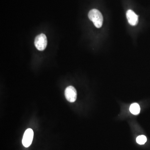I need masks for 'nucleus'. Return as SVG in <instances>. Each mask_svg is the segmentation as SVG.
Returning <instances> with one entry per match:
<instances>
[{
  "instance_id": "obj_1",
  "label": "nucleus",
  "mask_w": 150,
  "mask_h": 150,
  "mask_svg": "<svg viewBox=\"0 0 150 150\" xmlns=\"http://www.w3.org/2000/svg\"><path fill=\"white\" fill-rule=\"evenodd\" d=\"M88 16L89 18L93 22L94 25L97 28L102 26L103 23V16L98 10L93 9L90 11Z\"/></svg>"
},
{
  "instance_id": "obj_6",
  "label": "nucleus",
  "mask_w": 150,
  "mask_h": 150,
  "mask_svg": "<svg viewBox=\"0 0 150 150\" xmlns=\"http://www.w3.org/2000/svg\"><path fill=\"white\" fill-rule=\"evenodd\" d=\"M130 111L134 115L139 114L140 112V107L139 104L137 103L131 104L130 107Z\"/></svg>"
},
{
  "instance_id": "obj_5",
  "label": "nucleus",
  "mask_w": 150,
  "mask_h": 150,
  "mask_svg": "<svg viewBox=\"0 0 150 150\" xmlns=\"http://www.w3.org/2000/svg\"><path fill=\"white\" fill-rule=\"evenodd\" d=\"M126 17L129 24L133 26L137 25L138 23V16L131 10H129L126 13Z\"/></svg>"
},
{
  "instance_id": "obj_3",
  "label": "nucleus",
  "mask_w": 150,
  "mask_h": 150,
  "mask_svg": "<svg viewBox=\"0 0 150 150\" xmlns=\"http://www.w3.org/2000/svg\"><path fill=\"white\" fill-rule=\"evenodd\" d=\"M65 96L68 101L71 103L74 102L77 96L76 90L73 86H69L65 89Z\"/></svg>"
},
{
  "instance_id": "obj_2",
  "label": "nucleus",
  "mask_w": 150,
  "mask_h": 150,
  "mask_svg": "<svg viewBox=\"0 0 150 150\" xmlns=\"http://www.w3.org/2000/svg\"><path fill=\"white\" fill-rule=\"evenodd\" d=\"M34 44L36 48L39 51L45 50L47 45V39L46 35L43 33L37 35L35 38Z\"/></svg>"
},
{
  "instance_id": "obj_7",
  "label": "nucleus",
  "mask_w": 150,
  "mask_h": 150,
  "mask_svg": "<svg viewBox=\"0 0 150 150\" xmlns=\"http://www.w3.org/2000/svg\"><path fill=\"white\" fill-rule=\"evenodd\" d=\"M147 141V138L144 135H141L137 137V142L138 144L140 145H143L145 144Z\"/></svg>"
},
{
  "instance_id": "obj_4",
  "label": "nucleus",
  "mask_w": 150,
  "mask_h": 150,
  "mask_svg": "<svg viewBox=\"0 0 150 150\" xmlns=\"http://www.w3.org/2000/svg\"><path fill=\"white\" fill-rule=\"evenodd\" d=\"M33 138V131L32 129H27L25 132L22 139V144L24 147H28L32 144Z\"/></svg>"
}]
</instances>
